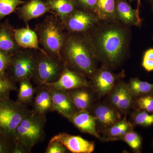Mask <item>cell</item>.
I'll return each mask as SVG.
<instances>
[{"label": "cell", "instance_id": "cell-1", "mask_svg": "<svg viewBox=\"0 0 153 153\" xmlns=\"http://www.w3.org/2000/svg\"><path fill=\"white\" fill-rule=\"evenodd\" d=\"M60 56L66 67L87 78H91L96 71L98 58L88 33H68Z\"/></svg>", "mask_w": 153, "mask_h": 153}, {"label": "cell", "instance_id": "cell-2", "mask_svg": "<svg viewBox=\"0 0 153 153\" xmlns=\"http://www.w3.org/2000/svg\"><path fill=\"white\" fill-rule=\"evenodd\" d=\"M88 35L97 58L111 67L120 62L127 44V35L123 28L118 25H106L93 37Z\"/></svg>", "mask_w": 153, "mask_h": 153}, {"label": "cell", "instance_id": "cell-3", "mask_svg": "<svg viewBox=\"0 0 153 153\" xmlns=\"http://www.w3.org/2000/svg\"><path fill=\"white\" fill-rule=\"evenodd\" d=\"M35 31L42 49L48 54L60 58V51L68 33L60 19L52 14L47 16L36 25Z\"/></svg>", "mask_w": 153, "mask_h": 153}, {"label": "cell", "instance_id": "cell-4", "mask_svg": "<svg viewBox=\"0 0 153 153\" xmlns=\"http://www.w3.org/2000/svg\"><path fill=\"white\" fill-rule=\"evenodd\" d=\"M46 115L34 112L23 118L15 131V138L22 143L30 152L33 147L42 142L45 138Z\"/></svg>", "mask_w": 153, "mask_h": 153}, {"label": "cell", "instance_id": "cell-5", "mask_svg": "<svg viewBox=\"0 0 153 153\" xmlns=\"http://www.w3.org/2000/svg\"><path fill=\"white\" fill-rule=\"evenodd\" d=\"M38 51L22 49L13 55L6 71V76L15 83L33 79L36 74Z\"/></svg>", "mask_w": 153, "mask_h": 153}, {"label": "cell", "instance_id": "cell-6", "mask_svg": "<svg viewBox=\"0 0 153 153\" xmlns=\"http://www.w3.org/2000/svg\"><path fill=\"white\" fill-rule=\"evenodd\" d=\"M33 112L27 105L10 98L0 100V133L15 138V131L23 118Z\"/></svg>", "mask_w": 153, "mask_h": 153}, {"label": "cell", "instance_id": "cell-7", "mask_svg": "<svg viewBox=\"0 0 153 153\" xmlns=\"http://www.w3.org/2000/svg\"><path fill=\"white\" fill-rule=\"evenodd\" d=\"M60 57L38 51L36 74L33 79L38 85H47L57 81L65 68Z\"/></svg>", "mask_w": 153, "mask_h": 153}, {"label": "cell", "instance_id": "cell-8", "mask_svg": "<svg viewBox=\"0 0 153 153\" xmlns=\"http://www.w3.org/2000/svg\"><path fill=\"white\" fill-rule=\"evenodd\" d=\"M97 17L94 13L80 7L61 22L68 33L86 34L95 26Z\"/></svg>", "mask_w": 153, "mask_h": 153}, {"label": "cell", "instance_id": "cell-9", "mask_svg": "<svg viewBox=\"0 0 153 153\" xmlns=\"http://www.w3.org/2000/svg\"><path fill=\"white\" fill-rule=\"evenodd\" d=\"M120 75L112 73L105 68H101L91 77L90 87L100 97L109 94L117 84Z\"/></svg>", "mask_w": 153, "mask_h": 153}, {"label": "cell", "instance_id": "cell-10", "mask_svg": "<svg viewBox=\"0 0 153 153\" xmlns=\"http://www.w3.org/2000/svg\"><path fill=\"white\" fill-rule=\"evenodd\" d=\"M47 86L63 91H68L84 86H90L87 77L65 66L59 79Z\"/></svg>", "mask_w": 153, "mask_h": 153}, {"label": "cell", "instance_id": "cell-11", "mask_svg": "<svg viewBox=\"0 0 153 153\" xmlns=\"http://www.w3.org/2000/svg\"><path fill=\"white\" fill-rule=\"evenodd\" d=\"M56 140L64 145L68 150L73 153H91L95 149L94 143L79 136L72 135L60 133L51 139Z\"/></svg>", "mask_w": 153, "mask_h": 153}, {"label": "cell", "instance_id": "cell-12", "mask_svg": "<svg viewBox=\"0 0 153 153\" xmlns=\"http://www.w3.org/2000/svg\"><path fill=\"white\" fill-rule=\"evenodd\" d=\"M108 94L109 104L120 112H126L133 105L134 97L127 84L123 82L117 83Z\"/></svg>", "mask_w": 153, "mask_h": 153}, {"label": "cell", "instance_id": "cell-13", "mask_svg": "<svg viewBox=\"0 0 153 153\" xmlns=\"http://www.w3.org/2000/svg\"><path fill=\"white\" fill-rule=\"evenodd\" d=\"M16 11L19 19L27 25L31 20L50 13L48 4L43 0H30L17 8Z\"/></svg>", "mask_w": 153, "mask_h": 153}, {"label": "cell", "instance_id": "cell-14", "mask_svg": "<svg viewBox=\"0 0 153 153\" xmlns=\"http://www.w3.org/2000/svg\"><path fill=\"white\" fill-rule=\"evenodd\" d=\"M79 131L101 139L97 130L96 119L88 111H78L67 119Z\"/></svg>", "mask_w": 153, "mask_h": 153}, {"label": "cell", "instance_id": "cell-15", "mask_svg": "<svg viewBox=\"0 0 153 153\" xmlns=\"http://www.w3.org/2000/svg\"><path fill=\"white\" fill-rule=\"evenodd\" d=\"M93 114L96 119L97 124L103 130L111 126L121 120L120 112L110 104L102 103L93 108Z\"/></svg>", "mask_w": 153, "mask_h": 153}, {"label": "cell", "instance_id": "cell-16", "mask_svg": "<svg viewBox=\"0 0 153 153\" xmlns=\"http://www.w3.org/2000/svg\"><path fill=\"white\" fill-rule=\"evenodd\" d=\"M50 88L52 93V111H56L67 119L77 111L71 101L68 91L51 87Z\"/></svg>", "mask_w": 153, "mask_h": 153}, {"label": "cell", "instance_id": "cell-17", "mask_svg": "<svg viewBox=\"0 0 153 153\" xmlns=\"http://www.w3.org/2000/svg\"><path fill=\"white\" fill-rule=\"evenodd\" d=\"M94 91L90 86H84L68 91L71 101L77 111H88L93 106Z\"/></svg>", "mask_w": 153, "mask_h": 153}, {"label": "cell", "instance_id": "cell-18", "mask_svg": "<svg viewBox=\"0 0 153 153\" xmlns=\"http://www.w3.org/2000/svg\"><path fill=\"white\" fill-rule=\"evenodd\" d=\"M14 29L8 20L0 23V51L12 56L22 49L15 39Z\"/></svg>", "mask_w": 153, "mask_h": 153}, {"label": "cell", "instance_id": "cell-19", "mask_svg": "<svg viewBox=\"0 0 153 153\" xmlns=\"http://www.w3.org/2000/svg\"><path fill=\"white\" fill-rule=\"evenodd\" d=\"M33 111L45 114L52 111V93L50 87L45 85H38L33 102Z\"/></svg>", "mask_w": 153, "mask_h": 153}, {"label": "cell", "instance_id": "cell-20", "mask_svg": "<svg viewBox=\"0 0 153 153\" xmlns=\"http://www.w3.org/2000/svg\"><path fill=\"white\" fill-rule=\"evenodd\" d=\"M115 12L117 18L126 25L139 26L141 24L139 7L133 9L125 0H117L116 1Z\"/></svg>", "mask_w": 153, "mask_h": 153}, {"label": "cell", "instance_id": "cell-21", "mask_svg": "<svg viewBox=\"0 0 153 153\" xmlns=\"http://www.w3.org/2000/svg\"><path fill=\"white\" fill-rule=\"evenodd\" d=\"M14 34L17 44L22 49H36L47 53L40 47L36 31L31 30L28 25L26 28L14 29Z\"/></svg>", "mask_w": 153, "mask_h": 153}, {"label": "cell", "instance_id": "cell-22", "mask_svg": "<svg viewBox=\"0 0 153 153\" xmlns=\"http://www.w3.org/2000/svg\"><path fill=\"white\" fill-rule=\"evenodd\" d=\"M46 2L50 13L61 22L80 7L77 0H47Z\"/></svg>", "mask_w": 153, "mask_h": 153}, {"label": "cell", "instance_id": "cell-23", "mask_svg": "<svg viewBox=\"0 0 153 153\" xmlns=\"http://www.w3.org/2000/svg\"><path fill=\"white\" fill-rule=\"evenodd\" d=\"M133 125L126 118L122 119L108 128L103 130V139L105 141L121 140L126 133L133 129Z\"/></svg>", "mask_w": 153, "mask_h": 153}, {"label": "cell", "instance_id": "cell-24", "mask_svg": "<svg viewBox=\"0 0 153 153\" xmlns=\"http://www.w3.org/2000/svg\"><path fill=\"white\" fill-rule=\"evenodd\" d=\"M127 85L134 98L153 94V84L142 81L138 78H131Z\"/></svg>", "mask_w": 153, "mask_h": 153}, {"label": "cell", "instance_id": "cell-25", "mask_svg": "<svg viewBox=\"0 0 153 153\" xmlns=\"http://www.w3.org/2000/svg\"><path fill=\"white\" fill-rule=\"evenodd\" d=\"M17 100L26 105L33 103L36 88L33 87L30 80H24L19 82Z\"/></svg>", "mask_w": 153, "mask_h": 153}, {"label": "cell", "instance_id": "cell-26", "mask_svg": "<svg viewBox=\"0 0 153 153\" xmlns=\"http://www.w3.org/2000/svg\"><path fill=\"white\" fill-rule=\"evenodd\" d=\"M115 0H98L97 16L102 20L115 19Z\"/></svg>", "mask_w": 153, "mask_h": 153}, {"label": "cell", "instance_id": "cell-27", "mask_svg": "<svg viewBox=\"0 0 153 153\" xmlns=\"http://www.w3.org/2000/svg\"><path fill=\"white\" fill-rule=\"evenodd\" d=\"M133 124L143 127H149L153 125V113L144 111L136 110L131 117Z\"/></svg>", "mask_w": 153, "mask_h": 153}, {"label": "cell", "instance_id": "cell-28", "mask_svg": "<svg viewBox=\"0 0 153 153\" xmlns=\"http://www.w3.org/2000/svg\"><path fill=\"white\" fill-rule=\"evenodd\" d=\"M121 140L125 142L132 149L136 152H140L142 148L143 140L139 134L133 130L128 132Z\"/></svg>", "mask_w": 153, "mask_h": 153}, {"label": "cell", "instance_id": "cell-29", "mask_svg": "<svg viewBox=\"0 0 153 153\" xmlns=\"http://www.w3.org/2000/svg\"><path fill=\"white\" fill-rule=\"evenodd\" d=\"M26 2L22 0H0V21L16 12L18 6Z\"/></svg>", "mask_w": 153, "mask_h": 153}, {"label": "cell", "instance_id": "cell-30", "mask_svg": "<svg viewBox=\"0 0 153 153\" xmlns=\"http://www.w3.org/2000/svg\"><path fill=\"white\" fill-rule=\"evenodd\" d=\"M134 98L133 105L136 110L153 113V94L141 96Z\"/></svg>", "mask_w": 153, "mask_h": 153}, {"label": "cell", "instance_id": "cell-31", "mask_svg": "<svg viewBox=\"0 0 153 153\" xmlns=\"http://www.w3.org/2000/svg\"><path fill=\"white\" fill-rule=\"evenodd\" d=\"M16 90L15 83L7 76H0V100L10 98L11 92Z\"/></svg>", "mask_w": 153, "mask_h": 153}, {"label": "cell", "instance_id": "cell-32", "mask_svg": "<svg viewBox=\"0 0 153 153\" xmlns=\"http://www.w3.org/2000/svg\"><path fill=\"white\" fill-rule=\"evenodd\" d=\"M16 139L0 133V153H12Z\"/></svg>", "mask_w": 153, "mask_h": 153}, {"label": "cell", "instance_id": "cell-33", "mask_svg": "<svg viewBox=\"0 0 153 153\" xmlns=\"http://www.w3.org/2000/svg\"><path fill=\"white\" fill-rule=\"evenodd\" d=\"M67 149L61 143L56 140H50L45 151L46 153H65Z\"/></svg>", "mask_w": 153, "mask_h": 153}, {"label": "cell", "instance_id": "cell-34", "mask_svg": "<svg viewBox=\"0 0 153 153\" xmlns=\"http://www.w3.org/2000/svg\"><path fill=\"white\" fill-rule=\"evenodd\" d=\"M12 55L0 51V76H6V71L12 60Z\"/></svg>", "mask_w": 153, "mask_h": 153}, {"label": "cell", "instance_id": "cell-35", "mask_svg": "<svg viewBox=\"0 0 153 153\" xmlns=\"http://www.w3.org/2000/svg\"><path fill=\"white\" fill-rule=\"evenodd\" d=\"M142 65L146 71H153V49H148L145 52Z\"/></svg>", "mask_w": 153, "mask_h": 153}, {"label": "cell", "instance_id": "cell-36", "mask_svg": "<svg viewBox=\"0 0 153 153\" xmlns=\"http://www.w3.org/2000/svg\"><path fill=\"white\" fill-rule=\"evenodd\" d=\"M80 7L94 13L97 16L98 0H77Z\"/></svg>", "mask_w": 153, "mask_h": 153}, {"label": "cell", "instance_id": "cell-37", "mask_svg": "<svg viewBox=\"0 0 153 153\" xmlns=\"http://www.w3.org/2000/svg\"><path fill=\"white\" fill-rule=\"evenodd\" d=\"M30 153L27 149L22 143L19 142L16 140L13 148L12 153Z\"/></svg>", "mask_w": 153, "mask_h": 153}, {"label": "cell", "instance_id": "cell-38", "mask_svg": "<svg viewBox=\"0 0 153 153\" xmlns=\"http://www.w3.org/2000/svg\"><path fill=\"white\" fill-rule=\"evenodd\" d=\"M131 1H132V0H131ZM138 2V7H140V0H137Z\"/></svg>", "mask_w": 153, "mask_h": 153}, {"label": "cell", "instance_id": "cell-39", "mask_svg": "<svg viewBox=\"0 0 153 153\" xmlns=\"http://www.w3.org/2000/svg\"><path fill=\"white\" fill-rule=\"evenodd\" d=\"M152 146H153V141H152Z\"/></svg>", "mask_w": 153, "mask_h": 153}, {"label": "cell", "instance_id": "cell-40", "mask_svg": "<svg viewBox=\"0 0 153 153\" xmlns=\"http://www.w3.org/2000/svg\"><path fill=\"white\" fill-rule=\"evenodd\" d=\"M152 1L153 4V0H152Z\"/></svg>", "mask_w": 153, "mask_h": 153}]
</instances>
